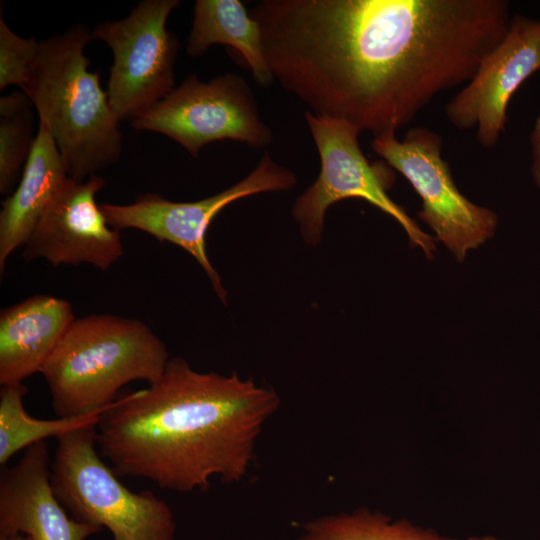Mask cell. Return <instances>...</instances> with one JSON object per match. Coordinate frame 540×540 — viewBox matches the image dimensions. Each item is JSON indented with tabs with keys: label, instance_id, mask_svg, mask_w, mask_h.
<instances>
[{
	"label": "cell",
	"instance_id": "obj_18",
	"mask_svg": "<svg viewBox=\"0 0 540 540\" xmlns=\"http://www.w3.org/2000/svg\"><path fill=\"white\" fill-rule=\"evenodd\" d=\"M32 103L23 91L0 98V192L7 194L27 161L32 136Z\"/></svg>",
	"mask_w": 540,
	"mask_h": 540
},
{
	"label": "cell",
	"instance_id": "obj_17",
	"mask_svg": "<svg viewBox=\"0 0 540 540\" xmlns=\"http://www.w3.org/2000/svg\"><path fill=\"white\" fill-rule=\"evenodd\" d=\"M295 540H457L406 519L360 508L308 521Z\"/></svg>",
	"mask_w": 540,
	"mask_h": 540
},
{
	"label": "cell",
	"instance_id": "obj_19",
	"mask_svg": "<svg viewBox=\"0 0 540 540\" xmlns=\"http://www.w3.org/2000/svg\"><path fill=\"white\" fill-rule=\"evenodd\" d=\"M39 48L35 37L24 39L15 34L0 17V89L25 86Z\"/></svg>",
	"mask_w": 540,
	"mask_h": 540
},
{
	"label": "cell",
	"instance_id": "obj_15",
	"mask_svg": "<svg viewBox=\"0 0 540 540\" xmlns=\"http://www.w3.org/2000/svg\"><path fill=\"white\" fill-rule=\"evenodd\" d=\"M223 44L238 52L259 85L269 86L273 75L264 54L261 30L239 0H197L186 53L196 57L210 46Z\"/></svg>",
	"mask_w": 540,
	"mask_h": 540
},
{
	"label": "cell",
	"instance_id": "obj_3",
	"mask_svg": "<svg viewBox=\"0 0 540 540\" xmlns=\"http://www.w3.org/2000/svg\"><path fill=\"white\" fill-rule=\"evenodd\" d=\"M170 360L142 321L110 314L76 318L40 373L57 417L108 409L126 384L158 380Z\"/></svg>",
	"mask_w": 540,
	"mask_h": 540
},
{
	"label": "cell",
	"instance_id": "obj_12",
	"mask_svg": "<svg viewBox=\"0 0 540 540\" xmlns=\"http://www.w3.org/2000/svg\"><path fill=\"white\" fill-rule=\"evenodd\" d=\"M46 441L25 449L0 474V533H23L33 540H86L100 528L69 517L50 481Z\"/></svg>",
	"mask_w": 540,
	"mask_h": 540
},
{
	"label": "cell",
	"instance_id": "obj_6",
	"mask_svg": "<svg viewBox=\"0 0 540 540\" xmlns=\"http://www.w3.org/2000/svg\"><path fill=\"white\" fill-rule=\"evenodd\" d=\"M373 151L401 173L422 200L419 217L462 262L469 250L495 233L498 217L468 200L456 186L448 163L442 158V139L427 127L411 128L402 140L395 132L373 138Z\"/></svg>",
	"mask_w": 540,
	"mask_h": 540
},
{
	"label": "cell",
	"instance_id": "obj_20",
	"mask_svg": "<svg viewBox=\"0 0 540 540\" xmlns=\"http://www.w3.org/2000/svg\"><path fill=\"white\" fill-rule=\"evenodd\" d=\"M531 175L533 182L540 188V112L535 120L530 135Z\"/></svg>",
	"mask_w": 540,
	"mask_h": 540
},
{
	"label": "cell",
	"instance_id": "obj_22",
	"mask_svg": "<svg viewBox=\"0 0 540 540\" xmlns=\"http://www.w3.org/2000/svg\"><path fill=\"white\" fill-rule=\"evenodd\" d=\"M463 540H501V539L496 538L495 536H491V535H480V536H471Z\"/></svg>",
	"mask_w": 540,
	"mask_h": 540
},
{
	"label": "cell",
	"instance_id": "obj_14",
	"mask_svg": "<svg viewBox=\"0 0 540 540\" xmlns=\"http://www.w3.org/2000/svg\"><path fill=\"white\" fill-rule=\"evenodd\" d=\"M68 172L49 130L39 123L36 137L14 192L0 212V271L8 257L24 246L46 207L68 178Z\"/></svg>",
	"mask_w": 540,
	"mask_h": 540
},
{
	"label": "cell",
	"instance_id": "obj_21",
	"mask_svg": "<svg viewBox=\"0 0 540 540\" xmlns=\"http://www.w3.org/2000/svg\"><path fill=\"white\" fill-rule=\"evenodd\" d=\"M0 540H33V538L23 533H0Z\"/></svg>",
	"mask_w": 540,
	"mask_h": 540
},
{
	"label": "cell",
	"instance_id": "obj_4",
	"mask_svg": "<svg viewBox=\"0 0 540 540\" xmlns=\"http://www.w3.org/2000/svg\"><path fill=\"white\" fill-rule=\"evenodd\" d=\"M97 423L57 438L50 481L61 505L75 520L108 529L113 540H174L169 505L151 490H129L101 459Z\"/></svg>",
	"mask_w": 540,
	"mask_h": 540
},
{
	"label": "cell",
	"instance_id": "obj_11",
	"mask_svg": "<svg viewBox=\"0 0 540 540\" xmlns=\"http://www.w3.org/2000/svg\"><path fill=\"white\" fill-rule=\"evenodd\" d=\"M105 185L98 175L68 177L24 244L23 258H44L53 266L90 264L107 270L123 255L120 231L112 228L95 196Z\"/></svg>",
	"mask_w": 540,
	"mask_h": 540
},
{
	"label": "cell",
	"instance_id": "obj_10",
	"mask_svg": "<svg viewBox=\"0 0 540 540\" xmlns=\"http://www.w3.org/2000/svg\"><path fill=\"white\" fill-rule=\"evenodd\" d=\"M539 70L540 19L516 14L501 42L446 105L447 120L457 129H475L482 147H495L505 130L512 96Z\"/></svg>",
	"mask_w": 540,
	"mask_h": 540
},
{
	"label": "cell",
	"instance_id": "obj_7",
	"mask_svg": "<svg viewBox=\"0 0 540 540\" xmlns=\"http://www.w3.org/2000/svg\"><path fill=\"white\" fill-rule=\"evenodd\" d=\"M136 130L173 139L193 157L203 146L223 140L253 148L271 144V129L261 120L254 93L244 78L229 73L202 82L189 75L142 116L131 121Z\"/></svg>",
	"mask_w": 540,
	"mask_h": 540
},
{
	"label": "cell",
	"instance_id": "obj_8",
	"mask_svg": "<svg viewBox=\"0 0 540 540\" xmlns=\"http://www.w3.org/2000/svg\"><path fill=\"white\" fill-rule=\"evenodd\" d=\"M179 5L144 0L124 19L102 22L91 32L113 53L106 93L120 121L137 119L174 89L179 43L166 23Z\"/></svg>",
	"mask_w": 540,
	"mask_h": 540
},
{
	"label": "cell",
	"instance_id": "obj_1",
	"mask_svg": "<svg viewBox=\"0 0 540 540\" xmlns=\"http://www.w3.org/2000/svg\"><path fill=\"white\" fill-rule=\"evenodd\" d=\"M278 407L272 389L235 373L197 372L175 357L158 380L116 399L101 415L97 448L120 477L177 492L206 490L213 478H244Z\"/></svg>",
	"mask_w": 540,
	"mask_h": 540
},
{
	"label": "cell",
	"instance_id": "obj_2",
	"mask_svg": "<svg viewBox=\"0 0 540 540\" xmlns=\"http://www.w3.org/2000/svg\"><path fill=\"white\" fill-rule=\"evenodd\" d=\"M90 40L89 29L78 23L39 42L22 88L55 140L68 176L77 181L116 162L122 147L120 120L99 73L88 70L84 49Z\"/></svg>",
	"mask_w": 540,
	"mask_h": 540
},
{
	"label": "cell",
	"instance_id": "obj_16",
	"mask_svg": "<svg viewBox=\"0 0 540 540\" xmlns=\"http://www.w3.org/2000/svg\"><path fill=\"white\" fill-rule=\"evenodd\" d=\"M27 392L28 388L23 383L5 385L0 390V464L2 466H5L17 452L35 443L45 441L50 437L58 438L99 421L101 415L112 406L81 416L43 420L32 417L25 410L23 398Z\"/></svg>",
	"mask_w": 540,
	"mask_h": 540
},
{
	"label": "cell",
	"instance_id": "obj_5",
	"mask_svg": "<svg viewBox=\"0 0 540 540\" xmlns=\"http://www.w3.org/2000/svg\"><path fill=\"white\" fill-rule=\"evenodd\" d=\"M305 119L320 158V172L295 201L292 216L303 240L317 245L322 236L327 209L340 200L359 198L393 217L405 230L410 242L432 258L434 241L394 202L387 190L392 171L384 163H371L359 144L361 131L350 123L305 113Z\"/></svg>",
	"mask_w": 540,
	"mask_h": 540
},
{
	"label": "cell",
	"instance_id": "obj_13",
	"mask_svg": "<svg viewBox=\"0 0 540 540\" xmlns=\"http://www.w3.org/2000/svg\"><path fill=\"white\" fill-rule=\"evenodd\" d=\"M76 319L71 304L38 294L0 313V384L23 383L40 373Z\"/></svg>",
	"mask_w": 540,
	"mask_h": 540
},
{
	"label": "cell",
	"instance_id": "obj_9",
	"mask_svg": "<svg viewBox=\"0 0 540 540\" xmlns=\"http://www.w3.org/2000/svg\"><path fill=\"white\" fill-rule=\"evenodd\" d=\"M296 184V175L265 153L255 169L224 191L194 202H174L158 194L139 195L131 204L103 203L108 224L120 231L137 229L159 241L173 243L190 253L206 272L214 291L226 304V290L206 250V233L217 214L236 200L270 191H286Z\"/></svg>",
	"mask_w": 540,
	"mask_h": 540
}]
</instances>
